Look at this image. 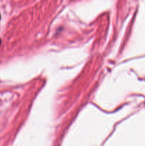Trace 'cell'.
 Returning <instances> with one entry per match:
<instances>
[{"instance_id":"6da1fadb","label":"cell","mask_w":145,"mask_h":146,"mask_svg":"<svg viewBox=\"0 0 145 146\" xmlns=\"http://www.w3.org/2000/svg\"><path fill=\"white\" fill-rule=\"evenodd\" d=\"M0 19H1V15H0Z\"/></svg>"},{"instance_id":"7a4b0ae2","label":"cell","mask_w":145,"mask_h":146,"mask_svg":"<svg viewBox=\"0 0 145 146\" xmlns=\"http://www.w3.org/2000/svg\"><path fill=\"white\" fill-rule=\"evenodd\" d=\"M0 44H1V40H0Z\"/></svg>"}]
</instances>
